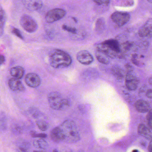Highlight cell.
Masks as SVG:
<instances>
[{
  "instance_id": "9a60e30c",
  "label": "cell",
  "mask_w": 152,
  "mask_h": 152,
  "mask_svg": "<svg viewBox=\"0 0 152 152\" xmlns=\"http://www.w3.org/2000/svg\"><path fill=\"white\" fill-rule=\"evenodd\" d=\"M102 43L105 45L111 50L117 53H119L120 52V48L119 43L115 39H109L103 42Z\"/></svg>"
},
{
  "instance_id": "8fae6325",
  "label": "cell",
  "mask_w": 152,
  "mask_h": 152,
  "mask_svg": "<svg viewBox=\"0 0 152 152\" xmlns=\"http://www.w3.org/2000/svg\"><path fill=\"white\" fill-rule=\"evenodd\" d=\"M25 8L30 11H35L41 9L43 6L41 0H22Z\"/></svg>"
},
{
  "instance_id": "603a6c76",
  "label": "cell",
  "mask_w": 152,
  "mask_h": 152,
  "mask_svg": "<svg viewBox=\"0 0 152 152\" xmlns=\"http://www.w3.org/2000/svg\"><path fill=\"white\" fill-rule=\"evenodd\" d=\"M30 136L32 137H35V138H44L47 137V135L43 133H37L35 131H31L30 133Z\"/></svg>"
},
{
  "instance_id": "277c9868",
  "label": "cell",
  "mask_w": 152,
  "mask_h": 152,
  "mask_svg": "<svg viewBox=\"0 0 152 152\" xmlns=\"http://www.w3.org/2000/svg\"><path fill=\"white\" fill-rule=\"evenodd\" d=\"M20 22L22 28L28 33H34L38 28L37 23L35 20L28 15L22 16L21 18Z\"/></svg>"
},
{
  "instance_id": "cb8c5ba5",
  "label": "cell",
  "mask_w": 152,
  "mask_h": 152,
  "mask_svg": "<svg viewBox=\"0 0 152 152\" xmlns=\"http://www.w3.org/2000/svg\"><path fill=\"white\" fill-rule=\"evenodd\" d=\"M5 21V14L4 11L1 9V34L2 32V28L4 26V22Z\"/></svg>"
},
{
  "instance_id": "2e32d148",
  "label": "cell",
  "mask_w": 152,
  "mask_h": 152,
  "mask_svg": "<svg viewBox=\"0 0 152 152\" xmlns=\"http://www.w3.org/2000/svg\"><path fill=\"white\" fill-rule=\"evenodd\" d=\"M138 133L140 135L143 137L147 140H152V134L150 129L148 128L145 125L141 124L138 128Z\"/></svg>"
},
{
  "instance_id": "484cf974",
  "label": "cell",
  "mask_w": 152,
  "mask_h": 152,
  "mask_svg": "<svg viewBox=\"0 0 152 152\" xmlns=\"http://www.w3.org/2000/svg\"><path fill=\"white\" fill-rule=\"evenodd\" d=\"M62 28L66 31H68L69 33H72L73 34H76L77 29L75 28L70 27L66 25H63L62 26Z\"/></svg>"
},
{
  "instance_id": "e575fe53",
  "label": "cell",
  "mask_w": 152,
  "mask_h": 152,
  "mask_svg": "<svg viewBox=\"0 0 152 152\" xmlns=\"http://www.w3.org/2000/svg\"><path fill=\"white\" fill-rule=\"evenodd\" d=\"M148 152H152V140L151 141L148 147Z\"/></svg>"
},
{
  "instance_id": "4fadbf2b",
  "label": "cell",
  "mask_w": 152,
  "mask_h": 152,
  "mask_svg": "<svg viewBox=\"0 0 152 152\" xmlns=\"http://www.w3.org/2000/svg\"><path fill=\"white\" fill-rule=\"evenodd\" d=\"M9 87L14 92H21L24 91L25 87L21 81L19 79L12 78L10 79L8 82Z\"/></svg>"
},
{
  "instance_id": "7a4b0ae2",
  "label": "cell",
  "mask_w": 152,
  "mask_h": 152,
  "mask_svg": "<svg viewBox=\"0 0 152 152\" xmlns=\"http://www.w3.org/2000/svg\"><path fill=\"white\" fill-rule=\"evenodd\" d=\"M65 136L64 142L75 143L79 141L80 135L74 121L66 120L60 126Z\"/></svg>"
},
{
  "instance_id": "d6986e66",
  "label": "cell",
  "mask_w": 152,
  "mask_h": 152,
  "mask_svg": "<svg viewBox=\"0 0 152 152\" xmlns=\"http://www.w3.org/2000/svg\"><path fill=\"white\" fill-rule=\"evenodd\" d=\"M34 147L41 149H46L48 147V144L43 138L35 140L33 142Z\"/></svg>"
},
{
  "instance_id": "52a82bcc",
  "label": "cell",
  "mask_w": 152,
  "mask_h": 152,
  "mask_svg": "<svg viewBox=\"0 0 152 152\" xmlns=\"http://www.w3.org/2000/svg\"><path fill=\"white\" fill-rule=\"evenodd\" d=\"M139 80L132 72H128L125 80V84L129 90L134 91L137 88Z\"/></svg>"
},
{
  "instance_id": "5bb4252c",
  "label": "cell",
  "mask_w": 152,
  "mask_h": 152,
  "mask_svg": "<svg viewBox=\"0 0 152 152\" xmlns=\"http://www.w3.org/2000/svg\"><path fill=\"white\" fill-rule=\"evenodd\" d=\"M135 107L137 111L140 113H146L150 110V104L145 100H137L134 104Z\"/></svg>"
},
{
  "instance_id": "74e56055",
  "label": "cell",
  "mask_w": 152,
  "mask_h": 152,
  "mask_svg": "<svg viewBox=\"0 0 152 152\" xmlns=\"http://www.w3.org/2000/svg\"><path fill=\"white\" fill-rule=\"evenodd\" d=\"M132 152H140L139 151L137 150H134L132 151Z\"/></svg>"
},
{
  "instance_id": "4dcf8cb0",
  "label": "cell",
  "mask_w": 152,
  "mask_h": 152,
  "mask_svg": "<svg viewBox=\"0 0 152 152\" xmlns=\"http://www.w3.org/2000/svg\"><path fill=\"white\" fill-rule=\"evenodd\" d=\"M12 131L15 134H20L21 133V128L19 126H15L12 129Z\"/></svg>"
},
{
  "instance_id": "8d00e7d4",
  "label": "cell",
  "mask_w": 152,
  "mask_h": 152,
  "mask_svg": "<svg viewBox=\"0 0 152 152\" xmlns=\"http://www.w3.org/2000/svg\"><path fill=\"white\" fill-rule=\"evenodd\" d=\"M149 82L150 84H151V85H152V77L149 79Z\"/></svg>"
},
{
  "instance_id": "6da1fadb",
  "label": "cell",
  "mask_w": 152,
  "mask_h": 152,
  "mask_svg": "<svg viewBox=\"0 0 152 152\" xmlns=\"http://www.w3.org/2000/svg\"><path fill=\"white\" fill-rule=\"evenodd\" d=\"M49 60L50 65L55 69L65 68L72 63L70 55L64 51L58 49L51 52Z\"/></svg>"
},
{
  "instance_id": "7402d4cb",
  "label": "cell",
  "mask_w": 152,
  "mask_h": 152,
  "mask_svg": "<svg viewBox=\"0 0 152 152\" xmlns=\"http://www.w3.org/2000/svg\"><path fill=\"white\" fill-rule=\"evenodd\" d=\"M36 124L39 129L43 131L47 130L49 127V124L45 121L43 120H39L37 121Z\"/></svg>"
},
{
  "instance_id": "ffe728a7",
  "label": "cell",
  "mask_w": 152,
  "mask_h": 152,
  "mask_svg": "<svg viewBox=\"0 0 152 152\" xmlns=\"http://www.w3.org/2000/svg\"><path fill=\"white\" fill-rule=\"evenodd\" d=\"M112 74L117 79H122L124 78V76H125L124 71L120 67L115 66L112 69Z\"/></svg>"
},
{
  "instance_id": "ac0fdd59",
  "label": "cell",
  "mask_w": 152,
  "mask_h": 152,
  "mask_svg": "<svg viewBox=\"0 0 152 152\" xmlns=\"http://www.w3.org/2000/svg\"><path fill=\"white\" fill-rule=\"evenodd\" d=\"M95 57L97 60L102 64L107 65L110 63L109 57L102 52L97 50L95 53Z\"/></svg>"
},
{
  "instance_id": "ba28073f",
  "label": "cell",
  "mask_w": 152,
  "mask_h": 152,
  "mask_svg": "<svg viewBox=\"0 0 152 152\" xmlns=\"http://www.w3.org/2000/svg\"><path fill=\"white\" fill-rule=\"evenodd\" d=\"M78 61L84 65H89L93 61L92 54L87 50H83L78 53L76 55Z\"/></svg>"
},
{
  "instance_id": "7c38bea8",
  "label": "cell",
  "mask_w": 152,
  "mask_h": 152,
  "mask_svg": "<svg viewBox=\"0 0 152 152\" xmlns=\"http://www.w3.org/2000/svg\"><path fill=\"white\" fill-rule=\"evenodd\" d=\"M51 137L52 140L55 142H64L65 136L60 126L56 127L51 130Z\"/></svg>"
},
{
  "instance_id": "f35d334b",
  "label": "cell",
  "mask_w": 152,
  "mask_h": 152,
  "mask_svg": "<svg viewBox=\"0 0 152 152\" xmlns=\"http://www.w3.org/2000/svg\"><path fill=\"white\" fill-rule=\"evenodd\" d=\"M147 1L151 3H152V0H147Z\"/></svg>"
},
{
  "instance_id": "836d02e7",
  "label": "cell",
  "mask_w": 152,
  "mask_h": 152,
  "mask_svg": "<svg viewBox=\"0 0 152 152\" xmlns=\"http://www.w3.org/2000/svg\"><path fill=\"white\" fill-rule=\"evenodd\" d=\"M146 96L148 98H152V89H149L146 92Z\"/></svg>"
},
{
  "instance_id": "4316f807",
  "label": "cell",
  "mask_w": 152,
  "mask_h": 152,
  "mask_svg": "<svg viewBox=\"0 0 152 152\" xmlns=\"http://www.w3.org/2000/svg\"><path fill=\"white\" fill-rule=\"evenodd\" d=\"M95 3L99 5H107L109 4L110 0H93Z\"/></svg>"
},
{
  "instance_id": "e0dca14e",
  "label": "cell",
  "mask_w": 152,
  "mask_h": 152,
  "mask_svg": "<svg viewBox=\"0 0 152 152\" xmlns=\"http://www.w3.org/2000/svg\"><path fill=\"white\" fill-rule=\"evenodd\" d=\"M10 73L13 77L20 79L24 76L25 70L22 67L16 66L11 69Z\"/></svg>"
},
{
  "instance_id": "f546056e",
  "label": "cell",
  "mask_w": 152,
  "mask_h": 152,
  "mask_svg": "<svg viewBox=\"0 0 152 152\" xmlns=\"http://www.w3.org/2000/svg\"><path fill=\"white\" fill-rule=\"evenodd\" d=\"M18 151L19 152H29L27 145H21V146L19 147Z\"/></svg>"
},
{
  "instance_id": "d590c367",
  "label": "cell",
  "mask_w": 152,
  "mask_h": 152,
  "mask_svg": "<svg viewBox=\"0 0 152 152\" xmlns=\"http://www.w3.org/2000/svg\"><path fill=\"white\" fill-rule=\"evenodd\" d=\"M0 61H1V65H2V64H3V63H4V61H5V58H4V56H3V55H1Z\"/></svg>"
},
{
  "instance_id": "ab89813d",
  "label": "cell",
  "mask_w": 152,
  "mask_h": 152,
  "mask_svg": "<svg viewBox=\"0 0 152 152\" xmlns=\"http://www.w3.org/2000/svg\"><path fill=\"white\" fill-rule=\"evenodd\" d=\"M53 152H58V151L56 150H53Z\"/></svg>"
},
{
  "instance_id": "3957f363",
  "label": "cell",
  "mask_w": 152,
  "mask_h": 152,
  "mask_svg": "<svg viewBox=\"0 0 152 152\" xmlns=\"http://www.w3.org/2000/svg\"><path fill=\"white\" fill-rule=\"evenodd\" d=\"M48 102L51 108L55 110H65L70 105V101L62 98V96L58 92H51L48 94Z\"/></svg>"
},
{
  "instance_id": "83f0119b",
  "label": "cell",
  "mask_w": 152,
  "mask_h": 152,
  "mask_svg": "<svg viewBox=\"0 0 152 152\" xmlns=\"http://www.w3.org/2000/svg\"><path fill=\"white\" fill-rule=\"evenodd\" d=\"M12 33L14 34V35L18 37L19 38H20L21 39H23V37L22 36V34H21V33L20 31L18 30V29H17V28H13V29H12Z\"/></svg>"
},
{
  "instance_id": "1f68e13d",
  "label": "cell",
  "mask_w": 152,
  "mask_h": 152,
  "mask_svg": "<svg viewBox=\"0 0 152 152\" xmlns=\"http://www.w3.org/2000/svg\"><path fill=\"white\" fill-rule=\"evenodd\" d=\"M137 56L136 54L133 55L132 58V61L134 64L136 65V66H138L139 65V62L137 60Z\"/></svg>"
},
{
  "instance_id": "5b68a950",
  "label": "cell",
  "mask_w": 152,
  "mask_h": 152,
  "mask_svg": "<svg viewBox=\"0 0 152 152\" xmlns=\"http://www.w3.org/2000/svg\"><path fill=\"white\" fill-rule=\"evenodd\" d=\"M66 12L62 9H54L48 12L46 16V20L49 23H53L59 20L66 15Z\"/></svg>"
},
{
  "instance_id": "d6a6232c",
  "label": "cell",
  "mask_w": 152,
  "mask_h": 152,
  "mask_svg": "<svg viewBox=\"0 0 152 152\" xmlns=\"http://www.w3.org/2000/svg\"><path fill=\"white\" fill-rule=\"evenodd\" d=\"M125 67H126V69H127L128 72H133V67H132V66H131V65H130V64H126V66H125Z\"/></svg>"
},
{
  "instance_id": "30bf717a",
  "label": "cell",
  "mask_w": 152,
  "mask_h": 152,
  "mask_svg": "<svg viewBox=\"0 0 152 152\" xmlns=\"http://www.w3.org/2000/svg\"><path fill=\"white\" fill-rule=\"evenodd\" d=\"M25 82L27 85L30 87L36 88L40 86L41 80L37 74L30 73L26 76Z\"/></svg>"
},
{
  "instance_id": "44dd1931",
  "label": "cell",
  "mask_w": 152,
  "mask_h": 152,
  "mask_svg": "<svg viewBox=\"0 0 152 152\" xmlns=\"http://www.w3.org/2000/svg\"><path fill=\"white\" fill-rule=\"evenodd\" d=\"M105 21L103 18H99L97 20L96 23L95 29L98 33H101L105 28Z\"/></svg>"
},
{
  "instance_id": "9c48e42d",
  "label": "cell",
  "mask_w": 152,
  "mask_h": 152,
  "mask_svg": "<svg viewBox=\"0 0 152 152\" xmlns=\"http://www.w3.org/2000/svg\"><path fill=\"white\" fill-rule=\"evenodd\" d=\"M139 35L142 37H152V18L149 19L140 28Z\"/></svg>"
},
{
  "instance_id": "d4e9b609",
  "label": "cell",
  "mask_w": 152,
  "mask_h": 152,
  "mask_svg": "<svg viewBox=\"0 0 152 152\" xmlns=\"http://www.w3.org/2000/svg\"><path fill=\"white\" fill-rule=\"evenodd\" d=\"M146 120H147L148 126L151 129H152V109L150 110L148 112L147 117H146Z\"/></svg>"
},
{
  "instance_id": "60d3db41",
  "label": "cell",
  "mask_w": 152,
  "mask_h": 152,
  "mask_svg": "<svg viewBox=\"0 0 152 152\" xmlns=\"http://www.w3.org/2000/svg\"><path fill=\"white\" fill-rule=\"evenodd\" d=\"M33 152H45L43 151H34Z\"/></svg>"
},
{
  "instance_id": "8992f818",
  "label": "cell",
  "mask_w": 152,
  "mask_h": 152,
  "mask_svg": "<svg viewBox=\"0 0 152 152\" xmlns=\"http://www.w3.org/2000/svg\"><path fill=\"white\" fill-rule=\"evenodd\" d=\"M111 19L118 26L126 25L130 20V16L127 12H115L111 15Z\"/></svg>"
},
{
  "instance_id": "f1b7e54d",
  "label": "cell",
  "mask_w": 152,
  "mask_h": 152,
  "mask_svg": "<svg viewBox=\"0 0 152 152\" xmlns=\"http://www.w3.org/2000/svg\"><path fill=\"white\" fill-rule=\"evenodd\" d=\"M122 46H123V48H124L125 50L127 51L130 50V48L133 46V44L130 42H127L124 43L122 45Z\"/></svg>"
}]
</instances>
